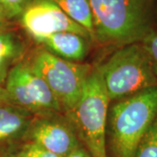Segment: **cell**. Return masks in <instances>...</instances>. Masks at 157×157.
<instances>
[{
  "mask_svg": "<svg viewBox=\"0 0 157 157\" xmlns=\"http://www.w3.org/2000/svg\"><path fill=\"white\" fill-rule=\"evenodd\" d=\"M94 41L101 45L139 43L154 31L157 0H89Z\"/></svg>",
  "mask_w": 157,
  "mask_h": 157,
  "instance_id": "obj_1",
  "label": "cell"
},
{
  "mask_svg": "<svg viewBox=\"0 0 157 157\" xmlns=\"http://www.w3.org/2000/svg\"><path fill=\"white\" fill-rule=\"evenodd\" d=\"M156 115L157 86L110 103L107 147L111 157H135L138 144Z\"/></svg>",
  "mask_w": 157,
  "mask_h": 157,
  "instance_id": "obj_2",
  "label": "cell"
},
{
  "mask_svg": "<svg viewBox=\"0 0 157 157\" xmlns=\"http://www.w3.org/2000/svg\"><path fill=\"white\" fill-rule=\"evenodd\" d=\"M96 68L111 103L157 86L151 61L140 42L118 47Z\"/></svg>",
  "mask_w": 157,
  "mask_h": 157,
  "instance_id": "obj_3",
  "label": "cell"
},
{
  "mask_svg": "<svg viewBox=\"0 0 157 157\" xmlns=\"http://www.w3.org/2000/svg\"><path fill=\"white\" fill-rule=\"evenodd\" d=\"M110 103L101 74L97 68H93L77 105L66 115L81 144L93 157H107V121Z\"/></svg>",
  "mask_w": 157,
  "mask_h": 157,
  "instance_id": "obj_4",
  "label": "cell"
},
{
  "mask_svg": "<svg viewBox=\"0 0 157 157\" xmlns=\"http://www.w3.org/2000/svg\"><path fill=\"white\" fill-rule=\"evenodd\" d=\"M30 62L61 106L63 113L72 112L93 67L89 64L63 59L43 48L35 52Z\"/></svg>",
  "mask_w": 157,
  "mask_h": 157,
  "instance_id": "obj_5",
  "label": "cell"
},
{
  "mask_svg": "<svg viewBox=\"0 0 157 157\" xmlns=\"http://www.w3.org/2000/svg\"><path fill=\"white\" fill-rule=\"evenodd\" d=\"M5 88L12 104L34 115L63 113L61 106L50 88L28 60L24 59L11 69L6 78Z\"/></svg>",
  "mask_w": 157,
  "mask_h": 157,
  "instance_id": "obj_6",
  "label": "cell"
},
{
  "mask_svg": "<svg viewBox=\"0 0 157 157\" xmlns=\"http://www.w3.org/2000/svg\"><path fill=\"white\" fill-rule=\"evenodd\" d=\"M24 140L60 157L82 145L72 122L62 113L34 115Z\"/></svg>",
  "mask_w": 157,
  "mask_h": 157,
  "instance_id": "obj_7",
  "label": "cell"
},
{
  "mask_svg": "<svg viewBox=\"0 0 157 157\" xmlns=\"http://www.w3.org/2000/svg\"><path fill=\"white\" fill-rule=\"evenodd\" d=\"M18 17L23 28L33 39L71 32L92 41L88 33L73 21L52 0H32Z\"/></svg>",
  "mask_w": 157,
  "mask_h": 157,
  "instance_id": "obj_8",
  "label": "cell"
},
{
  "mask_svg": "<svg viewBox=\"0 0 157 157\" xmlns=\"http://www.w3.org/2000/svg\"><path fill=\"white\" fill-rule=\"evenodd\" d=\"M43 49L63 59L82 62L86 58L91 40L80 34L62 32L34 39Z\"/></svg>",
  "mask_w": 157,
  "mask_h": 157,
  "instance_id": "obj_9",
  "label": "cell"
},
{
  "mask_svg": "<svg viewBox=\"0 0 157 157\" xmlns=\"http://www.w3.org/2000/svg\"><path fill=\"white\" fill-rule=\"evenodd\" d=\"M33 117V113L14 104H0V145L24 139Z\"/></svg>",
  "mask_w": 157,
  "mask_h": 157,
  "instance_id": "obj_10",
  "label": "cell"
},
{
  "mask_svg": "<svg viewBox=\"0 0 157 157\" xmlns=\"http://www.w3.org/2000/svg\"><path fill=\"white\" fill-rule=\"evenodd\" d=\"M26 44L22 37L7 25L0 30V85L5 86L11 70L24 60Z\"/></svg>",
  "mask_w": 157,
  "mask_h": 157,
  "instance_id": "obj_11",
  "label": "cell"
},
{
  "mask_svg": "<svg viewBox=\"0 0 157 157\" xmlns=\"http://www.w3.org/2000/svg\"><path fill=\"white\" fill-rule=\"evenodd\" d=\"M73 21L88 33L94 41L93 11L89 0H52Z\"/></svg>",
  "mask_w": 157,
  "mask_h": 157,
  "instance_id": "obj_12",
  "label": "cell"
},
{
  "mask_svg": "<svg viewBox=\"0 0 157 157\" xmlns=\"http://www.w3.org/2000/svg\"><path fill=\"white\" fill-rule=\"evenodd\" d=\"M135 157H157V115L138 144Z\"/></svg>",
  "mask_w": 157,
  "mask_h": 157,
  "instance_id": "obj_13",
  "label": "cell"
},
{
  "mask_svg": "<svg viewBox=\"0 0 157 157\" xmlns=\"http://www.w3.org/2000/svg\"><path fill=\"white\" fill-rule=\"evenodd\" d=\"M140 43L149 57L154 73L157 77V31H152Z\"/></svg>",
  "mask_w": 157,
  "mask_h": 157,
  "instance_id": "obj_14",
  "label": "cell"
},
{
  "mask_svg": "<svg viewBox=\"0 0 157 157\" xmlns=\"http://www.w3.org/2000/svg\"><path fill=\"white\" fill-rule=\"evenodd\" d=\"M18 157H60L33 142L25 141L17 151Z\"/></svg>",
  "mask_w": 157,
  "mask_h": 157,
  "instance_id": "obj_15",
  "label": "cell"
},
{
  "mask_svg": "<svg viewBox=\"0 0 157 157\" xmlns=\"http://www.w3.org/2000/svg\"><path fill=\"white\" fill-rule=\"evenodd\" d=\"M31 1L32 0H0L10 19L19 17Z\"/></svg>",
  "mask_w": 157,
  "mask_h": 157,
  "instance_id": "obj_16",
  "label": "cell"
},
{
  "mask_svg": "<svg viewBox=\"0 0 157 157\" xmlns=\"http://www.w3.org/2000/svg\"><path fill=\"white\" fill-rule=\"evenodd\" d=\"M65 157H93L91 155L87 149L83 145H80L78 147H76L74 150L69 153L67 156Z\"/></svg>",
  "mask_w": 157,
  "mask_h": 157,
  "instance_id": "obj_17",
  "label": "cell"
},
{
  "mask_svg": "<svg viewBox=\"0 0 157 157\" xmlns=\"http://www.w3.org/2000/svg\"><path fill=\"white\" fill-rule=\"evenodd\" d=\"M4 103H11V102L10 101L9 96L7 94L5 86L0 85V104H4Z\"/></svg>",
  "mask_w": 157,
  "mask_h": 157,
  "instance_id": "obj_18",
  "label": "cell"
},
{
  "mask_svg": "<svg viewBox=\"0 0 157 157\" xmlns=\"http://www.w3.org/2000/svg\"><path fill=\"white\" fill-rule=\"evenodd\" d=\"M10 18L7 14V11L5 9L4 6L2 5V3L0 2V21H9Z\"/></svg>",
  "mask_w": 157,
  "mask_h": 157,
  "instance_id": "obj_19",
  "label": "cell"
},
{
  "mask_svg": "<svg viewBox=\"0 0 157 157\" xmlns=\"http://www.w3.org/2000/svg\"><path fill=\"white\" fill-rule=\"evenodd\" d=\"M0 157H18V155H17V152L8 151L3 153V154L0 155Z\"/></svg>",
  "mask_w": 157,
  "mask_h": 157,
  "instance_id": "obj_20",
  "label": "cell"
},
{
  "mask_svg": "<svg viewBox=\"0 0 157 157\" xmlns=\"http://www.w3.org/2000/svg\"><path fill=\"white\" fill-rule=\"evenodd\" d=\"M7 25H9L8 21H0V30L2 28H4L5 26H6Z\"/></svg>",
  "mask_w": 157,
  "mask_h": 157,
  "instance_id": "obj_21",
  "label": "cell"
}]
</instances>
